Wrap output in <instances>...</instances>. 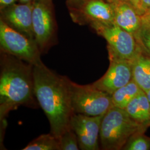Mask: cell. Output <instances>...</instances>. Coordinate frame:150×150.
I'll return each mask as SVG.
<instances>
[{
    "instance_id": "6da1fadb",
    "label": "cell",
    "mask_w": 150,
    "mask_h": 150,
    "mask_svg": "<svg viewBox=\"0 0 150 150\" xmlns=\"http://www.w3.org/2000/svg\"><path fill=\"white\" fill-rule=\"evenodd\" d=\"M34 95L48 118L51 133L59 139L70 128L74 114L67 77L57 75L42 62L33 65Z\"/></svg>"
},
{
    "instance_id": "7a4b0ae2",
    "label": "cell",
    "mask_w": 150,
    "mask_h": 150,
    "mask_svg": "<svg viewBox=\"0 0 150 150\" xmlns=\"http://www.w3.org/2000/svg\"><path fill=\"white\" fill-rule=\"evenodd\" d=\"M0 76V117L33 101V65L3 52Z\"/></svg>"
},
{
    "instance_id": "3957f363",
    "label": "cell",
    "mask_w": 150,
    "mask_h": 150,
    "mask_svg": "<svg viewBox=\"0 0 150 150\" xmlns=\"http://www.w3.org/2000/svg\"><path fill=\"white\" fill-rule=\"evenodd\" d=\"M146 129L131 118L125 109L113 106L102 118L100 133L102 149L122 150L132 135L145 132Z\"/></svg>"
},
{
    "instance_id": "277c9868",
    "label": "cell",
    "mask_w": 150,
    "mask_h": 150,
    "mask_svg": "<svg viewBox=\"0 0 150 150\" xmlns=\"http://www.w3.org/2000/svg\"><path fill=\"white\" fill-rule=\"evenodd\" d=\"M74 113L96 116L103 115L113 107L111 95L91 85H81L67 78Z\"/></svg>"
},
{
    "instance_id": "5b68a950",
    "label": "cell",
    "mask_w": 150,
    "mask_h": 150,
    "mask_svg": "<svg viewBox=\"0 0 150 150\" xmlns=\"http://www.w3.org/2000/svg\"><path fill=\"white\" fill-rule=\"evenodd\" d=\"M90 25L98 35L106 40L108 53L132 61L141 51L134 36L115 23H95Z\"/></svg>"
},
{
    "instance_id": "8992f818",
    "label": "cell",
    "mask_w": 150,
    "mask_h": 150,
    "mask_svg": "<svg viewBox=\"0 0 150 150\" xmlns=\"http://www.w3.org/2000/svg\"><path fill=\"white\" fill-rule=\"evenodd\" d=\"M0 45L2 51L32 65L42 62L36 42L0 20Z\"/></svg>"
},
{
    "instance_id": "52a82bcc",
    "label": "cell",
    "mask_w": 150,
    "mask_h": 150,
    "mask_svg": "<svg viewBox=\"0 0 150 150\" xmlns=\"http://www.w3.org/2000/svg\"><path fill=\"white\" fill-rule=\"evenodd\" d=\"M32 18L35 40L42 52L51 45L55 33L52 0H34Z\"/></svg>"
},
{
    "instance_id": "ba28073f",
    "label": "cell",
    "mask_w": 150,
    "mask_h": 150,
    "mask_svg": "<svg viewBox=\"0 0 150 150\" xmlns=\"http://www.w3.org/2000/svg\"><path fill=\"white\" fill-rule=\"evenodd\" d=\"M110 65L106 72L92 85L112 95L114 92L132 80V61L108 53Z\"/></svg>"
},
{
    "instance_id": "9c48e42d",
    "label": "cell",
    "mask_w": 150,
    "mask_h": 150,
    "mask_svg": "<svg viewBox=\"0 0 150 150\" xmlns=\"http://www.w3.org/2000/svg\"><path fill=\"white\" fill-rule=\"evenodd\" d=\"M103 115L96 116L74 113L70 120V128L77 136L80 150L100 149L98 139Z\"/></svg>"
},
{
    "instance_id": "30bf717a",
    "label": "cell",
    "mask_w": 150,
    "mask_h": 150,
    "mask_svg": "<svg viewBox=\"0 0 150 150\" xmlns=\"http://www.w3.org/2000/svg\"><path fill=\"white\" fill-rule=\"evenodd\" d=\"M72 6V17L78 23L86 22L91 25L114 22L113 5L106 0H84Z\"/></svg>"
},
{
    "instance_id": "8fae6325",
    "label": "cell",
    "mask_w": 150,
    "mask_h": 150,
    "mask_svg": "<svg viewBox=\"0 0 150 150\" xmlns=\"http://www.w3.org/2000/svg\"><path fill=\"white\" fill-rule=\"evenodd\" d=\"M32 6L33 2L16 3L1 11V20L35 41L32 27Z\"/></svg>"
},
{
    "instance_id": "7c38bea8",
    "label": "cell",
    "mask_w": 150,
    "mask_h": 150,
    "mask_svg": "<svg viewBox=\"0 0 150 150\" xmlns=\"http://www.w3.org/2000/svg\"><path fill=\"white\" fill-rule=\"evenodd\" d=\"M112 4L115 12L114 23L134 36L142 23L141 15L129 2Z\"/></svg>"
},
{
    "instance_id": "4fadbf2b",
    "label": "cell",
    "mask_w": 150,
    "mask_h": 150,
    "mask_svg": "<svg viewBox=\"0 0 150 150\" xmlns=\"http://www.w3.org/2000/svg\"><path fill=\"white\" fill-rule=\"evenodd\" d=\"M125 110L137 123L147 128L150 126V103L144 91H141L129 102Z\"/></svg>"
},
{
    "instance_id": "5bb4252c",
    "label": "cell",
    "mask_w": 150,
    "mask_h": 150,
    "mask_svg": "<svg viewBox=\"0 0 150 150\" xmlns=\"http://www.w3.org/2000/svg\"><path fill=\"white\" fill-rule=\"evenodd\" d=\"M132 80L146 93L150 90V57L141 51L132 61Z\"/></svg>"
},
{
    "instance_id": "9a60e30c",
    "label": "cell",
    "mask_w": 150,
    "mask_h": 150,
    "mask_svg": "<svg viewBox=\"0 0 150 150\" xmlns=\"http://www.w3.org/2000/svg\"><path fill=\"white\" fill-rule=\"evenodd\" d=\"M142 90L133 80L113 93V106L125 109L129 102L136 96Z\"/></svg>"
},
{
    "instance_id": "2e32d148",
    "label": "cell",
    "mask_w": 150,
    "mask_h": 150,
    "mask_svg": "<svg viewBox=\"0 0 150 150\" xmlns=\"http://www.w3.org/2000/svg\"><path fill=\"white\" fill-rule=\"evenodd\" d=\"M23 150H60L59 141L51 132L32 140Z\"/></svg>"
},
{
    "instance_id": "e0dca14e",
    "label": "cell",
    "mask_w": 150,
    "mask_h": 150,
    "mask_svg": "<svg viewBox=\"0 0 150 150\" xmlns=\"http://www.w3.org/2000/svg\"><path fill=\"white\" fill-rule=\"evenodd\" d=\"M141 51L150 57V23L142 20L139 30L134 36Z\"/></svg>"
},
{
    "instance_id": "ac0fdd59",
    "label": "cell",
    "mask_w": 150,
    "mask_h": 150,
    "mask_svg": "<svg viewBox=\"0 0 150 150\" xmlns=\"http://www.w3.org/2000/svg\"><path fill=\"white\" fill-rule=\"evenodd\" d=\"M145 132H139L132 135L124 146L122 150H150V138L144 134Z\"/></svg>"
},
{
    "instance_id": "d6986e66",
    "label": "cell",
    "mask_w": 150,
    "mask_h": 150,
    "mask_svg": "<svg viewBox=\"0 0 150 150\" xmlns=\"http://www.w3.org/2000/svg\"><path fill=\"white\" fill-rule=\"evenodd\" d=\"M58 139L60 150H80L77 136L71 128L65 131Z\"/></svg>"
},
{
    "instance_id": "ffe728a7",
    "label": "cell",
    "mask_w": 150,
    "mask_h": 150,
    "mask_svg": "<svg viewBox=\"0 0 150 150\" xmlns=\"http://www.w3.org/2000/svg\"><path fill=\"white\" fill-rule=\"evenodd\" d=\"M17 1H18V0H0V11L15 4Z\"/></svg>"
},
{
    "instance_id": "44dd1931",
    "label": "cell",
    "mask_w": 150,
    "mask_h": 150,
    "mask_svg": "<svg viewBox=\"0 0 150 150\" xmlns=\"http://www.w3.org/2000/svg\"><path fill=\"white\" fill-rule=\"evenodd\" d=\"M129 3L133 6L134 8L138 12L139 15H141V0H129Z\"/></svg>"
},
{
    "instance_id": "7402d4cb",
    "label": "cell",
    "mask_w": 150,
    "mask_h": 150,
    "mask_svg": "<svg viewBox=\"0 0 150 150\" xmlns=\"http://www.w3.org/2000/svg\"><path fill=\"white\" fill-rule=\"evenodd\" d=\"M141 15L145 12L146 10L149 8L150 7V0H141Z\"/></svg>"
},
{
    "instance_id": "603a6c76",
    "label": "cell",
    "mask_w": 150,
    "mask_h": 150,
    "mask_svg": "<svg viewBox=\"0 0 150 150\" xmlns=\"http://www.w3.org/2000/svg\"><path fill=\"white\" fill-rule=\"evenodd\" d=\"M142 20L150 23V7L146 10L141 16Z\"/></svg>"
},
{
    "instance_id": "cb8c5ba5",
    "label": "cell",
    "mask_w": 150,
    "mask_h": 150,
    "mask_svg": "<svg viewBox=\"0 0 150 150\" xmlns=\"http://www.w3.org/2000/svg\"><path fill=\"white\" fill-rule=\"evenodd\" d=\"M108 2L111 4H116L120 2H129V0H106Z\"/></svg>"
},
{
    "instance_id": "d4e9b609",
    "label": "cell",
    "mask_w": 150,
    "mask_h": 150,
    "mask_svg": "<svg viewBox=\"0 0 150 150\" xmlns=\"http://www.w3.org/2000/svg\"><path fill=\"white\" fill-rule=\"evenodd\" d=\"M83 1H84V0H69V2L70 5H72V4H76L80 3Z\"/></svg>"
},
{
    "instance_id": "484cf974",
    "label": "cell",
    "mask_w": 150,
    "mask_h": 150,
    "mask_svg": "<svg viewBox=\"0 0 150 150\" xmlns=\"http://www.w3.org/2000/svg\"><path fill=\"white\" fill-rule=\"evenodd\" d=\"M34 0H18V2L20 3H30L33 2Z\"/></svg>"
},
{
    "instance_id": "4316f807",
    "label": "cell",
    "mask_w": 150,
    "mask_h": 150,
    "mask_svg": "<svg viewBox=\"0 0 150 150\" xmlns=\"http://www.w3.org/2000/svg\"><path fill=\"white\" fill-rule=\"evenodd\" d=\"M146 93L147 96V98H148V100H149V103H150V90L149 91H147Z\"/></svg>"
}]
</instances>
